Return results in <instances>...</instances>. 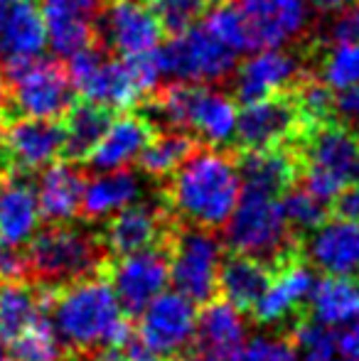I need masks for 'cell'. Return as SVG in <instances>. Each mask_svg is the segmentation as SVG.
I'll list each match as a JSON object with an SVG mask.
<instances>
[{
  "label": "cell",
  "instance_id": "cell-1",
  "mask_svg": "<svg viewBox=\"0 0 359 361\" xmlns=\"http://www.w3.org/2000/svg\"><path fill=\"white\" fill-rule=\"evenodd\" d=\"M42 290L44 314L74 357H89L99 349H121L133 334L104 271Z\"/></svg>",
  "mask_w": 359,
  "mask_h": 361
},
{
  "label": "cell",
  "instance_id": "cell-2",
  "mask_svg": "<svg viewBox=\"0 0 359 361\" xmlns=\"http://www.w3.org/2000/svg\"><path fill=\"white\" fill-rule=\"evenodd\" d=\"M168 180L165 204L175 221L209 231L229 221L241 197L236 160L221 147H197Z\"/></svg>",
  "mask_w": 359,
  "mask_h": 361
},
{
  "label": "cell",
  "instance_id": "cell-3",
  "mask_svg": "<svg viewBox=\"0 0 359 361\" xmlns=\"http://www.w3.org/2000/svg\"><path fill=\"white\" fill-rule=\"evenodd\" d=\"M28 261V281L39 288H57L77 278L99 273L106 253L101 233L77 224H47L23 246Z\"/></svg>",
  "mask_w": 359,
  "mask_h": 361
},
{
  "label": "cell",
  "instance_id": "cell-4",
  "mask_svg": "<svg viewBox=\"0 0 359 361\" xmlns=\"http://www.w3.org/2000/svg\"><path fill=\"white\" fill-rule=\"evenodd\" d=\"M8 96L3 114L5 123L13 118L59 121L74 104V89L67 67L57 59L32 57L3 64Z\"/></svg>",
  "mask_w": 359,
  "mask_h": 361
},
{
  "label": "cell",
  "instance_id": "cell-5",
  "mask_svg": "<svg viewBox=\"0 0 359 361\" xmlns=\"http://www.w3.org/2000/svg\"><path fill=\"white\" fill-rule=\"evenodd\" d=\"M298 160L305 190L327 204L345 187L359 185V140L340 123L308 130Z\"/></svg>",
  "mask_w": 359,
  "mask_h": 361
},
{
  "label": "cell",
  "instance_id": "cell-6",
  "mask_svg": "<svg viewBox=\"0 0 359 361\" xmlns=\"http://www.w3.org/2000/svg\"><path fill=\"white\" fill-rule=\"evenodd\" d=\"M224 226V241L231 253L261 258L271 266L288 253L303 248V241L293 236L283 219L281 202L273 197L241 192Z\"/></svg>",
  "mask_w": 359,
  "mask_h": 361
},
{
  "label": "cell",
  "instance_id": "cell-7",
  "mask_svg": "<svg viewBox=\"0 0 359 361\" xmlns=\"http://www.w3.org/2000/svg\"><path fill=\"white\" fill-rule=\"evenodd\" d=\"M170 281L175 290L195 305H205L217 298L219 266L224 258L221 238L209 228L175 224L168 238Z\"/></svg>",
  "mask_w": 359,
  "mask_h": 361
},
{
  "label": "cell",
  "instance_id": "cell-8",
  "mask_svg": "<svg viewBox=\"0 0 359 361\" xmlns=\"http://www.w3.org/2000/svg\"><path fill=\"white\" fill-rule=\"evenodd\" d=\"M67 76L74 94L109 111H130L145 96L128 59L109 57L99 44L74 52L67 59Z\"/></svg>",
  "mask_w": 359,
  "mask_h": 361
},
{
  "label": "cell",
  "instance_id": "cell-9",
  "mask_svg": "<svg viewBox=\"0 0 359 361\" xmlns=\"http://www.w3.org/2000/svg\"><path fill=\"white\" fill-rule=\"evenodd\" d=\"M163 74L173 81L209 86L229 79L239 62V54L214 39L200 23L175 32L158 47Z\"/></svg>",
  "mask_w": 359,
  "mask_h": 361
},
{
  "label": "cell",
  "instance_id": "cell-10",
  "mask_svg": "<svg viewBox=\"0 0 359 361\" xmlns=\"http://www.w3.org/2000/svg\"><path fill=\"white\" fill-rule=\"evenodd\" d=\"M315 273L300 251H293L273 263L271 281L256 307L251 310L254 319L264 327H296L308 317V298L315 286Z\"/></svg>",
  "mask_w": 359,
  "mask_h": 361
},
{
  "label": "cell",
  "instance_id": "cell-11",
  "mask_svg": "<svg viewBox=\"0 0 359 361\" xmlns=\"http://www.w3.org/2000/svg\"><path fill=\"white\" fill-rule=\"evenodd\" d=\"M197 305L178 290H165L138 312L135 337L170 361H180L195 339Z\"/></svg>",
  "mask_w": 359,
  "mask_h": 361
},
{
  "label": "cell",
  "instance_id": "cell-12",
  "mask_svg": "<svg viewBox=\"0 0 359 361\" xmlns=\"http://www.w3.org/2000/svg\"><path fill=\"white\" fill-rule=\"evenodd\" d=\"M101 271L114 288L123 312L133 317L150 300H155L168 288V246L145 248V251L128 253V256H116L114 261H106Z\"/></svg>",
  "mask_w": 359,
  "mask_h": 361
},
{
  "label": "cell",
  "instance_id": "cell-13",
  "mask_svg": "<svg viewBox=\"0 0 359 361\" xmlns=\"http://www.w3.org/2000/svg\"><path fill=\"white\" fill-rule=\"evenodd\" d=\"M96 35L104 39V49L118 57H138L163 44L165 30L143 0H109L96 20Z\"/></svg>",
  "mask_w": 359,
  "mask_h": 361
},
{
  "label": "cell",
  "instance_id": "cell-14",
  "mask_svg": "<svg viewBox=\"0 0 359 361\" xmlns=\"http://www.w3.org/2000/svg\"><path fill=\"white\" fill-rule=\"evenodd\" d=\"M175 216L168 204L153 202H133L126 209L111 214L101 231V241L109 256H128L145 248L165 246L175 228Z\"/></svg>",
  "mask_w": 359,
  "mask_h": 361
},
{
  "label": "cell",
  "instance_id": "cell-15",
  "mask_svg": "<svg viewBox=\"0 0 359 361\" xmlns=\"http://www.w3.org/2000/svg\"><path fill=\"white\" fill-rule=\"evenodd\" d=\"M296 135H303V128L291 96H266V99L249 101L239 109L234 140L241 150L278 147Z\"/></svg>",
  "mask_w": 359,
  "mask_h": 361
},
{
  "label": "cell",
  "instance_id": "cell-16",
  "mask_svg": "<svg viewBox=\"0 0 359 361\" xmlns=\"http://www.w3.org/2000/svg\"><path fill=\"white\" fill-rule=\"evenodd\" d=\"M303 64L283 47H264L249 52V57L234 69V91L241 104L266 96L286 94L300 81Z\"/></svg>",
  "mask_w": 359,
  "mask_h": 361
},
{
  "label": "cell",
  "instance_id": "cell-17",
  "mask_svg": "<svg viewBox=\"0 0 359 361\" xmlns=\"http://www.w3.org/2000/svg\"><path fill=\"white\" fill-rule=\"evenodd\" d=\"M246 342L244 314L226 300H209L197 312L195 339L180 361H221L236 354Z\"/></svg>",
  "mask_w": 359,
  "mask_h": 361
},
{
  "label": "cell",
  "instance_id": "cell-18",
  "mask_svg": "<svg viewBox=\"0 0 359 361\" xmlns=\"http://www.w3.org/2000/svg\"><path fill=\"white\" fill-rule=\"evenodd\" d=\"M39 13L47 30V47L62 59L94 44L96 20L104 0H39Z\"/></svg>",
  "mask_w": 359,
  "mask_h": 361
},
{
  "label": "cell",
  "instance_id": "cell-19",
  "mask_svg": "<svg viewBox=\"0 0 359 361\" xmlns=\"http://www.w3.org/2000/svg\"><path fill=\"white\" fill-rule=\"evenodd\" d=\"M251 30L254 49L283 47L300 37L310 20L308 0H236Z\"/></svg>",
  "mask_w": 359,
  "mask_h": 361
},
{
  "label": "cell",
  "instance_id": "cell-20",
  "mask_svg": "<svg viewBox=\"0 0 359 361\" xmlns=\"http://www.w3.org/2000/svg\"><path fill=\"white\" fill-rule=\"evenodd\" d=\"M0 135L13 162V170H42L62 155L64 133L59 121L13 118L3 126Z\"/></svg>",
  "mask_w": 359,
  "mask_h": 361
},
{
  "label": "cell",
  "instance_id": "cell-21",
  "mask_svg": "<svg viewBox=\"0 0 359 361\" xmlns=\"http://www.w3.org/2000/svg\"><path fill=\"white\" fill-rule=\"evenodd\" d=\"M308 261L325 276L359 278V221L332 219L305 236Z\"/></svg>",
  "mask_w": 359,
  "mask_h": 361
},
{
  "label": "cell",
  "instance_id": "cell-22",
  "mask_svg": "<svg viewBox=\"0 0 359 361\" xmlns=\"http://www.w3.org/2000/svg\"><path fill=\"white\" fill-rule=\"evenodd\" d=\"M239 106L229 94L212 86L190 84L185 111V130H192L209 147H224L234 140Z\"/></svg>",
  "mask_w": 359,
  "mask_h": 361
},
{
  "label": "cell",
  "instance_id": "cell-23",
  "mask_svg": "<svg viewBox=\"0 0 359 361\" xmlns=\"http://www.w3.org/2000/svg\"><path fill=\"white\" fill-rule=\"evenodd\" d=\"M236 170H239L241 192L278 200L283 192L296 185V177L300 175V160L286 145L244 150L236 160Z\"/></svg>",
  "mask_w": 359,
  "mask_h": 361
},
{
  "label": "cell",
  "instance_id": "cell-24",
  "mask_svg": "<svg viewBox=\"0 0 359 361\" xmlns=\"http://www.w3.org/2000/svg\"><path fill=\"white\" fill-rule=\"evenodd\" d=\"M155 135V128L145 116L123 114L118 118H111L109 128L89 152L84 162L94 172H114L126 170L130 162H138L143 147Z\"/></svg>",
  "mask_w": 359,
  "mask_h": 361
},
{
  "label": "cell",
  "instance_id": "cell-25",
  "mask_svg": "<svg viewBox=\"0 0 359 361\" xmlns=\"http://www.w3.org/2000/svg\"><path fill=\"white\" fill-rule=\"evenodd\" d=\"M32 172L10 170L0 180V241L25 246L39 228V204Z\"/></svg>",
  "mask_w": 359,
  "mask_h": 361
},
{
  "label": "cell",
  "instance_id": "cell-26",
  "mask_svg": "<svg viewBox=\"0 0 359 361\" xmlns=\"http://www.w3.org/2000/svg\"><path fill=\"white\" fill-rule=\"evenodd\" d=\"M87 177L77 167V162H52L42 167L37 185L39 219L44 224H67L82 216V197Z\"/></svg>",
  "mask_w": 359,
  "mask_h": 361
},
{
  "label": "cell",
  "instance_id": "cell-27",
  "mask_svg": "<svg viewBox=\"0 0 359 361\" xmlns=\"http://www.w3.org/2000/svg\"><path fill=\"white\" fill-rule=\"evenodd\" d=\"M47 47V30L35 0L0 10V57L3 62L42 57Z\"/></svg>",
  "mask_w": 359,
  "mask_h": 361
},
{
  "label": "cell",
  "instance_id": "cell-28",
  "mask_svg": "<svg viewBox=\"0 0 359 361\" xmlns=\"http://www.w3.org/2000/svg\"><path fill=\"white\" fill-rule=\"evenodd\" d=\"M271 263L261 258L229 253L221 258L217 293H221V300L234 305L241 314H251L271 281Z\"/></svg>",
  "mask_w": 359,
  "mask_h": 361
},
{
  "label": "cell",
  "instance_id": "cell-29",
  "mask_svg": "<svg viewBox=\"0 0 359 361\" xmlns=\"http://www.w3.org/2000/svg\"><path fill=\"white\" fill-rule=\"evenodd\" d=\"M140 192V177L128 170H114V172H96L84 185L82 197V216L87 221L106 219L116 212L126 209L128 204L138 202Z\"/></svg>",
  "mask_w": 359,
  "mask_h": 361
},
{
  "label": "cell",
  "instance_id": "cell-30",
  "mask_svg": "<svg viewBox=\"0 0 359 361\" xmlns=\"http://www.w3.org/2000/svg\"><path fill=\"white\" fill-rule=\"evenodd\" d=\"M308 317L325 327H345L359 317V283L355 278L325 276L308 298Z\"/></svg>",
  "mask_w": 359,
  "mask_h": 361
},
{
  "label": "cell",
  "instance_id": "cell-31",
  "mask_svg": "<svg viewBox=\"0 0 359 361\" xmlns=\"http://www.w3.org/2000/svg\"><path fill=\"white\" fill-rule=\"evenodd\" d=\"M111 123V111L91 101L72 104V109L62 116V157L67 162H84L104 130Z\"/></svg>",
  "mask_w": 359,
  "mask_h": 361
},
{
  "label": "cell",
  "instance_id": "cell-32",
  "mask_svg": "<svg viewBox=\"0 0 359 361\" xmlns=\"http://www.w3.org/2000/svg\"><path fill=\"white\" fill-rule=\"evenodd\" d=\"M44 314L42 290L30 281H0V339L8 344Z\"/></svg>",
  "mask_w": 359,
  "mask_h": 361
},
{
  "label": "cell",
  "instance_id": "cell-33",
  "mask_svg": "<svg viewBox=\"0 0 359 361\" xmlns=\"http://www.w3.org/2000/svg\"><path fill=\"white\" fill-rule=\"evenodd\" d=\"M197 138L187 130H163L153 135L138 157V165L145 175L165 180L197 150Z\"/></svg>",
  "mask_w": 359,
  "mask_h": 361
},
{
  "label": "cell",
  "instance_id": "cell-34",
  "mask_svg": "<svg viewBox=\"0 0 359 361\" xmlns=\"http://www.w3.org/2000/svg\"><path fill=\"white\" fill-rule=\"evenodd\" d=\"M5 352L10 354L13 361H77L79 359L64 347V342L54 332L47 314H42L37 322H32L28 329H23L15 339H10L5 344Z\"/></svg>",
  "mask_w": 359,
  "mask_h": 361
},
{
  "label": "cell",
  "instance_id": "cell-35",
  "mask_svg": "<svg viewBox=\"0 0 359 361\" xmlns=\"http://www.w3.org/2000/svg\"><path fill=\"white\" fill-rule=\"evenodd\" d=\"M200 25L212 35V37L219 39L224 47H229L231 52H236V54L254 52L249 23H246L244 10L239 8L236 0H219V3H212V8H207L205 13H202Z\"/></svg>",
  "mask_w": 359,
  "mask_h": 361
},
{
  "label": "cell",
  "instance_id": "cell-36",
  "mask_svg": "<svg viewBox=\"0 0 359 361\" xmlns=\"http://www.w3.org/2000/svg\"><path fill=\"white\" fill-rule=\"evenodd\" d=\"M278 202H281L283 219H286L288 228H291V233L298 241H303L317 226H322L327 221V214H330V204L317 200L315 195H310L305 187L303 190L291 187V190L278 197Z\"/></svg>",
  "mask_w": 359,
  "mask_h": 361
},
{
  "label": "cell",
  "instance_id": "cell-37",
  "mask_svg": "<svg viewBox=\"0 0 359 361\" xmlns=\"http://www.w3.org/2000/svg\"><path fill=\"white\" fill-rule=\"evenodd\" d=\"M291 342L298 349V361H357L337 352V327H325L310 317L293 327Z\"/></svg>",
  "mask_w": 359,
  "mask_h": 361
},
{
  "label": "cell",
  "instance_id": "cell-38",
  "mask_svg": "<svg viewBox=\"0 0 359 361\" xmlns=\"http://www.w3.org/2000/svg\"><path fill=\"white\" fill-rule=\"evenodd\" d=\"M320 81L340 94L359 86V42H335L320 64Z\"/></svg>",
  "mask_w": 359,
  "mask_h": 361
},
{
  "label": "cell",
  "instance_id": "cell-39",
  "mask_svg": "<svg viewBox=\"0 0 359 361\" xmlns=\"http://www.w3.org/2000/svg\"><path fill=\"white\" fill-rule=\"evenodd\" d=\"M293 104L298 109V118H300L303 135L308 130L317 128V126L332 121V109H335V91H330L320 79L300 81ZM300 135V138H303Z\"/></svg>",
  "mask_w": 359,
  "mask_h": 361
},
{
  "label": "cell",
  "instance_id": "cell-40",
  "mask_svg": "<svg viewBox=\"0 0 359 361\" xmlns=\"http://www.w3.org/2000/svg\"><path fill=\"white\" fill-rule=\"evenodd\" d=\"M148 5L158 15L163 30L170 35L195 25L207 10V0H150Z\"/></svg>",
  "mask_w": 359,
  "mask_h": 361
},
{
  "label": "cell",
  "instance_id": "cell-41",
  "mask_svg": "<svg viewBox=\"0 0 359 361\" xmlns=\"http://www.w3.org/2000/svg\"><path fill=\"white\" fill-rule=\"evenodd\" d=\"M221 361H298V349L291 337H254Z\"/></svg>",
  "mask_w": 359,
  "mask_h": 361
},
{
  "label": "cell",
  "instance_id": "cell-42",
  "mask_svg": "<svg viewBox=\"0 0 359 361\" xmlns=\"http://www.w3.org/2000/svg\"><path fill=\"white\" fill-rule=\"evenodd\" d=\"M332 118H337V123L345 126V128L359 140V86H352V89L335 94Z\"/></svg>",
  "mask_w": 359,
  "mask_h": 361
},
{
  "label": "cell",
  "instance_id": "cell-43",
  "mask_svg": "<svg viewBox=\"0 0 359 361\" xmlns=\"http://www.w3.org/2000/svg\"><path fill=\"white\" fill-rule=\"evenodd\" d=\"M332 42H359V0L342 10L332 23Z\"/></svg>",
  "mask_w": 359,
  "mask_h": 361
},
{
  "label": "cell",
  "instance_id": "cell-44",
  "mask_svg": "<svg viewBox=\"0 0 359 361\" xmlns=\"http://www.w3.org/2000/svg\"><path fill=\"white\" fill-rule=\"evenodd\" d=\"M330 204H332V212H335L337 219L359 221V185L345 187Z\"/></svg>",
  "mask_w": 359,
  "mask_h": 361
},
{
  "label": "cell",
  "instance_id": "cell-45",
  "mask_svg": "<svg viewBox=\"0 0 359 361\" xmlns=\"http://www.w3.org/2000/svg\"><path fill=\"white\" fill-rule=\"evenodd\" d=\"M118 352H121V361H170V359L160 357L158 352H153L148 344L140 342V339L135 337V332L126 339V344Z\"/></svg>",
  "mask_w": 359,
  "mask_h": 361
},
{
  "label": "cell",
  "instance_id": "cell-46",
  "mask_svg": "<svg viewBox=\"0 0 359 361\" xmlns=\"http://www.w3.org/2000/svg\"><path fill=\"white\" fill-rule=\"evenodd\" d=\"M337 352L359 361V322L337 327Z\"/></svg>",
  "mask_w": 359,
  "mask_h": 361
},
{
  "label": "cell",
  "instance_id": "cell-47",
  "mask_svg": "<svg viewBox=\"0 0 359 361\" xmlns=\"http://www.w3.org/2000/svg\"><path fill=\"white\" fill-rule=\"evenodd\" d=\"M308 3H310L312 8L322 15H340L342 10L350 8L355 0H308Z\"/></svg>",
  "mask_w": 359,
  "mask_h": 361
},
{
  "label": "cell",
  "instance_id": "cell-48",
  "mask_svg": "<svg viewBox=\"0 0 359 361\" xmlns=\"http://www.w3.org/2000/svg\"><path fill=\"white\" fill-rule=\"evenodd\" d=\"M89 361H121V352L118 349H99L91 354Z\"/></svg>",
  "mask_w": 359,
  "mask_h": 361
},
{
  "label": "cell",
  "instance_id": "cell-49",
  "mask_svg": "<svg viewBox=\"0 0 359 361\" xmlns=\"http://www.w3.org/2000/svg\"><path fill=\"white\" fill-rule=\"evenodd\" d=\"M10 170H13V162H10V155H8L5 143H3V135H0V177H5Z\"/></svg>",
  "mask_w": 359,
  "mask_h": 361
},
{
  "label": "cell",
  "instance_id": "cell-50",
  "mask_svg": "<svg viewBox=\"0 0 359 361\" xmlns=\"http://www.w3.org/2000/svg\"><path fill=\"white\" fill-rule=\"evenodd\" d=\"M5 96H8V81H5L3 64H0V106L5 104Z\"/></svg>",
  "mask_w": 359,
  "mask_h": 361
},
{
  "label": "cell",
  "instance_id": "cell-51",
  "mask_svg": "<svg viewBox=\"0 0 359 361\" xmlns=\"http://www.w3.org/2000/svg\"><path fill=\"white\" fill-rule=\"evenodd\" d=\"M18 3H25V0H0V10L10 8V5H18Z\"/></svg>",
  "mask_w": 359,
  "mask_h": 361
},
{
  "label": "cell",
  "instance_id": "cell-52",
  "mask_svg": "<svg viewBox=\"0 0 359 361\" xmlns=\"http://www.w3.org/2000/svg\"><path fill=\"white\" fill-rule=\"evenodd\" d=\"M5 126V114H3V106H0V130H3Z\"/></svg>",
  "mask_w": 359,
  "mask_h": 361
},
{
  "label": "cell",
  "instance_id": "cell-53",
  "mask_svg": "<svg viewBox=\"0 0 359 361\" xmlns=\"http://www.w3.org/2000/svg\"><path fill=\"white\" fill-rule=\"evenodd\" d=\"M3 354H5V344H3V339H0V361H3Z\"/></svg>",
  "mask_w": 359,
  "mask_h": 361
},
{
  "label": "cell",
  "instance_id": "cell-54",
  "mask_svg": "<svg viewBox=\"0 0 359 361\" xmlns=\"http://www.w3.org/2000/svg\"><path fill=\"white\" fill-rule=\"evenodd\" d=\"M0 246H3V241H0Z\"/></svg>",
  "mask_w": 359,
  "mask_h": 361
}]
</instances>
